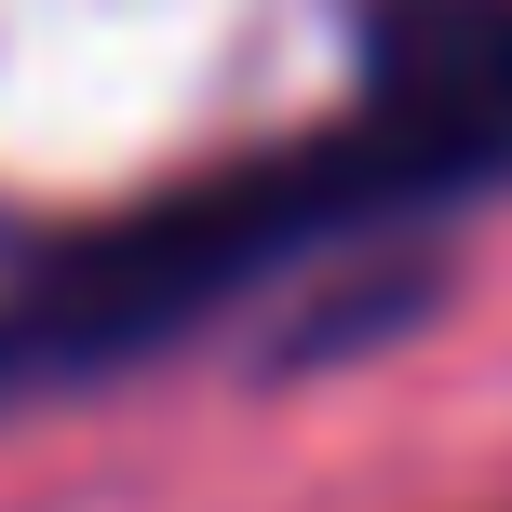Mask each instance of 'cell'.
I'll use <instances>...</instances> for the list:
<instances>
[{"instance_id":"6da1fadb","label":"cell","mask_w":512,"mask_h":512,"mask_svg":"<svg viewBox=\"0 0 512 512\" xmlns=\"http://www.w3.org/2000/svg\"><path fill=\"white\" fill-rule=\"evenodd\" d=\"M486 176H512V0H391L351 122L297 135L270 162H230V176L176 189L122 230L68 243L27 297H0V391L122 364L149 337L203 324L216 297H243L283 256L364 230V216L459 203Z\"/></svg>"}]
</instances>
